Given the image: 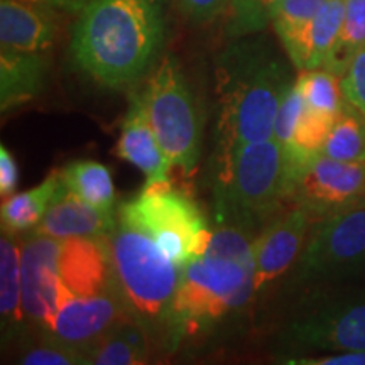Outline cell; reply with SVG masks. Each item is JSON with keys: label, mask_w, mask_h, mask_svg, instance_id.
<instances>
[{"label": "cell", "mask_w": 365, "mask_h": 365, "mask_svg": "<svg viewBox=\"0 0 365 365\" xmlns=\"http://www.w3.org/2000/svg\"><path fill=\"white\" fill-rule=\"evenodd\" d=\"M48 59L44 53H21L2 49L0 53V108L6 113L31 102L44 88Z\"/></svg>", "instance_id": "obj_18"}, {"label": "cell", "mask_w": 365, "mask_h": 365, "mask_svg": "<svg viewBox=\"0 0 365 365\" xmlns=\"http://www.w3.org/2000/svg\"><path fill=\"white\" fill-rule=\"evenodd\" d=\"M307 102H304L303 93L296 85V81L287 90L282 98L279 112H277L276 124H274V139L282 145V149H289L293 144V135L298 125L301 115H303Z\"/></svg>", "instance_id": "obj_32"}, {"label": "cell", "mask_w": 365, "mask_h": 365, "mask_svg": "<svg viewBox=\"0 0 365 365\" xmlns=\"http://www.w3.org/2000/svg\"><path fill=\"white\" fill-rule=\"evenodd\" d=\"M296 85L303 93L308 107L314 110L340 115L346 107V100L340 86V76L327 68L301 71V75L296 78Z\"/></svg>", "instance_id": "obj_27"}, {"label": "cell", "mask_w": 365, "mask_h": 365, "mask_svg": "<svg viewBox=\"0 0 365 365\" xmlns=\"http://www.w3.org/2000/svg\"><path fill=\"white\" fill-rule=\"evenodd\" d=\"M325 2L327 0H282L274 12V31L291 63L299 71L307 65L309 27Z\"/></svg>", "instance_id": "obj_21"}, {"label": "cell", "mask_w": 365, "mask_h": 365, "mask_svg": "<svg viewBox=\"0 0 365 365\" xmlns=\"http://www.w3.org/2000/svg\"><path fill=\"white\" fill-rule=\"evenodd\" d=\"M115 287L118 284L107 237L63 240L59 259V298L102 294Z\"/></svg>", "instance_id": "obj_14"}, {"label": "cell", "mask_w": 365, "mask_h": 365, "mask_svg": "<svg viewBox=\"0 0 365 365\" xmlns=\"http://www.w3.org/2000/svg\"><path fill=\"white\" fill-rule=\"evenodd\" d=\"M56 36L54 9L24 0H0V44L2 49L44 53Z\"/></svg>", "instance_id": "obj_15"}, {"label": "cell", "mask_w": 365, "mask_h": 365, "mask_svg": "<svg viewBox=\"0 0 365 365\" xmlns=\"http://www.w3.org/2000/svg\"><path fill=\"white\" fill-rule=\"evenodd\" d=\"M312 213L299 205L274 218L254 240L255 291L281 277L303 252Z\"/></svg>", "instance_id": "obj_13"}, {"label": "cell", "mask_w": 365, "mask_h": 365, "mask_svg": "<svg viewBox=\"0 0 365 365\" xmlns=\"http://www.w3.org/2000/svg\"><path fill=\"white\" fill-rule=\"evenodd\" d=\"M294 81L264 38L235 39L217 59L220 149L274 137L281 102Z\"/></svg>", "instance_id": "obj_2"}, {"label": "cell", "mask_w": 365, "mask_h": 365, "mask_svg": "<svg viewBox=\"0 0 365 365\" xmlns=\"http://www.w3.org/2000/svg\"><path fill=\"white\" fill-rule=\"evenodd\" d=\"M117 217L145 232L178 267L207 252L212 230L202 210L170 182L144 186L139 196L118 208Z\"/></svg>", "instance_id": "obj_6"}, {"label": "cell", "mask_w": 365, "mask_h": 365, "mask_svg": "<svg viewBox=\"0 0 365 365\" xmlns=\"http://www.w3.org/2000/svg\"><path fill=\"white\" fill-rule=\"evenodd\" d=\"M287 339L303 349L365 350V294L309 309L291 323Z\"/></svg>", "instance_id": "obj_10"}, {"label": "cell", "mask_w": 365, "mask_h": 365, "mask_svg": "<svg viewBox=\"0 0 365 365\" xmlns=\"http://www.w3.org/2000/svg\"><path fill=\"white\" fill-rule=\"evenodd\" d=\"M61 175L71 193L78 195L81 200L100 210L113 212L115 190H113L110 170L105 164L81 159L68 164L65 170H61Z\"/></svg>", "instance_id": "obj_23"}, {"label": "cell", "mask_w": 365, "mask_h": 365, "mask_svg": "<svg viewBox=\"0 0 365 365\" xmlns=\"http://www.w3.org/2000/svg\"><path fill=\"white\" fill-rule=\"evenodd\" d=\"M140 98L164 156L173 168L191 175L202 149V118L175 58L166 56L159 63Z\"/></svg>", "instance_id": "obj_7"}, {"label": "cell", "mask_w": 365, "mask_h": 365, "mask_svg": "<svg viewBox=\"0 0 365 365\" xmlns=\"http://www.w3.org/2000/svg\"><path fill=\"white\" fill-rule=\"evenodd\" d=\"M65 191L66 185L61 171H54L36 188L4 198L0 208L4 234L19 235L26 230H33Z\"/></svg>", "instance_id": "obj_19"}, {"label": "cell", "mask_w": 365, "mask_h": 365, "mask_svg": "<svg viewBox=\"0 0 365 365\" xmlns=\"http://www.w3.org/2000/svg\"><path fill=\"white\" fill-rule=\"evenodd\" d=\"M78 14L71 56L91 80L117 90L153 65L164 39L158 0H88Z\"/></svg>", "instance_id": "obj_1"}, {"label": "cell", "mask_w": 365, "mask_h": 365, "mask_svg": "<svg viewBox=\"0 0 365 365\" xmlns=\"http://www.w3.org/2000/svg\"><path fill=\"white\" fill-rule=\"evenodd\" d=\"M336 118H339V115H331V113L314 110V108L307 105L298 125H296L293 144H291V148L286 150L296 149L308 154L319 153Z\"/></svg>", "instance_id": "obj_30"}, {"label": "cell", "mask_w": 365, "mask_h": 365, "mask_svg": "<svg viewBox=\"0 0 365 365\" xmlns=\"http://www.w3.org/2000/svg\"><path fill=\"white\" fill-rule=\"evenodd\" d=\"M255 293V266L202 255L181 267L166 327L176 341L249 303Z\"/></svg>", "instance_id": "obj_5"}, {"label": "cell", "mask_w": 365, "mask_h": 365, "mask_svg": "<svg viewBox=\"0 0 365 365\" xmlns=\"http://www.w3.org/2000/svg\"><path fill=\"white\" fill-rule=\"evenodd\" d=\"M19 362L24 365H86V357L83 350L44 333L43 341L27 350Z\"/></svg>", "instance_id": "obj_31"}, {"label": "cell", "mask_w": 365, "mask_h": 365, "mask_svg": "<svg viewBox=\"0 0 365 365\" xmlns=\"http://www.w3.org/2000/svg\"><path fill=\"white\" fill-rule=\"evenodd\" d=\"M0 314L4 333H12L26 322L22 308L21 242L17 235L4 232L0 239Z\"/></svg>", "instance_id": "obj_22"}, {"label": "cell", "mask_w": 365, "mask_h": 365, "mask_svg": "<svg viewBox=\"0 0 365 365\" xmlns=\"http://www.w3.org/2000/svg\"><path fill=\"white\" fill-rule=\"evenodd\" d=\"M19 182V170L17 163L6 145H0V195L7 198L14 193Z\"/></svg>", "instance_id": "obj_35"}, {"label": "cell", "mask_w": 365, "mask_h": 365, "mask_svg": "<svg viewBox=\"0 0 365 365\" xmlns=\"http://www.w3.org/2000/svg\"><path fill=\"white\" fill-rule=\"evenodd\" d=\"M63 240L31 234L21 242L22 308L26 322L48 330L59 304Z\"/></svg>", "instance_id": "obj_12"}, {"label": "cell", "mask_w": 365, "mask_h": 365, "mask_svg": "<svg viewBox=\"0 0 365 365\" xmlns=\"http://www.w3.org/2000/svg\"><path fill=\"white\" fill-rule=\"evenodd\" d=\"M115 225V212L93 207L66 188L33 232L59 240L103 239Z\"/></svg>", "instance_id": "obj_16"}, {"label": "cell", "mask_w": 365, "mask_h": 365, "mask_svg": "<svg viewBox=\"0 0 365 365\" xmlns=\"http://www.w3.org/2000/svg\"><path fill=\"white\" fill-rule=\"evenodd\" d=\"M107 240L118 289L134 318L144 327L166 323L181 267L145 232L118 217Z\"/></svg>", "instance_id": "obj_4"}, {"label": "cell", "mask_w": 365, "mask_h": 365, "mask_svg": "<svg viewBox=\"0 0 365 365\" xmlns=\"http://www.w3.org/2000/svg\"><path fill=\"white\" fill-rule=\"evenodd\" d=\"M254 240L252 232L239 225H232V223H222L215 230H212V239L205 254L255 266Z\"/></svg>", "instance_id": "obj_29"}, {"label": "cell", "mask_w": 365, "mask_h": 365, "mask_svg": "<svg viewBox=\"0 0 365 365\" xmlns=\"http://www.w3.org/2000/svg\"><path fill=\"white\" fill-rule=\"evenodd\" d=\"M319 154L346 163H365V115L346 102Z\"/></svg>", "instance_id": "obj_25"}, {"label": "cell", "mask_w": 365, "mask_h": 365, "mask_svg": "<svg viewBox=\"0 0 365 365\" xmlns=\"http://www.w3.org/2000/svg\"><path fill=\"white\" fill-rule=\"evenodd\" d=\"M365 49V0H345V17L330 59L323 68L340 78L355 54Z\"/></svg>", "instance_id": "obj_26"}, {"label": "cell", "mask_w": 365, "mask_h": 365, "mask_svg": "<svg viewBox=\"0 0 365 365\" xmlns=\"http://www.w3.org/2000/svg\"><path fill=\"white\" fill-rule=\"evenodd\" d=\"M282 0H230L227 7L225 34L230 39L259 34L272 24L274 12Z\"/></svg>", "instance_id": "obj_28"}, {"label": "cell", "mask_w": 365, "mask_h": 365, "mask_svg": "<svg viewBox=\"0 0 365 365\" xmlns=\"http://www.w3.org/2000/svg\"><path fill=\"white\" fill-rule=\"evenodd\" d=\"M220 223L254 232L289 200L286 154L276 139L220 149L213 185Z\"/></svg>", "instance_id": "obj_3"}, {"label": "cell", "mask_w": 365, "mask_h": 365, "mask_svg": "<svg viewBox=\"0 0 365 365\" xmlns=\"http://www.w3.org/2000/svg\"><path fill=\"white\" fill-rule=\"evenodd\" d=\"M365 274V200L319 218L298 259L301 282L345 279Z\"/></svg>", "instance_id": "obj_8"}, {"label": "cell", "mask_w": 365, "mask_h": 365, "mask_svg": "<svg viewBox=\"0 0 365 365\" xmlns=\"http://www.w3.org/2000/svg\"><path fill=\"white\" fill-rule=\"evenodd\" d=\"M345 17V0H327L312 22L304 70L323 68L330 59Z\"/></svg>", "instance_id": "obj_24"}, {"label": "cell", "mask_w": 365, "mask_h": 365, "mask_svg": "<svg viewBox=\"0 0 365 365\" xmlns=\"http://www.w3.org/2000/svg\"><path fill=\"white\" fill-rule=\"evenodd\" d=\"M286 364L293 365H365V350L340 352L318 359H289Z\"/></svg>", "instance_id": "obj_36"}, {"label": "cell", "mask_w": 365, "mask_h": 365, "mask_svg": "<svg viewBox=\"0 0 365 365\" xmlns=\"http://www.w3.org/2000/svg\"><path fill=\"white\" fill-rule=\"evenodd\" d=\"M181 9L196 24L213 21L227 11L230 0H180Z\"/></svg>", "instance_id": "obj_34"}, {"label": "cell", "mask_w": 365, "mask_h": 365, "mask_svg": "<svg viewBox=\"0 0 365 365\" xmlns=\"http://www.w3.org/2000/svg\"><path fill=\"white\" fill-rule=\"evenodd\" d=\"M88 365H137L149 359L148 331L129 317L85 352Z\"/></svg>", "instance_id": "obj_20"}, {"label": "cell", "mask_w": 365, "mask_h": 365, "mask_svg": "<svg viewBox=\"0 0 365 365\" xmlns=\"http://www.w3.org/2000/svg\"><path fill=\"white\" fill-rule=\"evenodd\" d=\"M118 158L134 164L145 175V186L170 182L171 164L164 156L158 137L150 127L140 95H132L130 107L122 124L117 144Z\"/></svg>", "instance_id": "obj_17"}, {"label": "cell", "mask_w": 365, "mask_h": 365, "mask_svg": "<svg viewBox=\"0 0 365 365\" xmlns=\"http://www.w3.org/2000/svg\"><path fill=\"white\" fill-rule=\"evenodd\" d=\"M289 200L308 210L314 220L365 200V163H346L313 154L294 173Z\"/></svg>", "instance_id": "obj_9"}, {"label": "cell", "mask_w": 365, "mask_h": 365, "mask_svg": "<svg viewBox=\"0 0 365 365\" xmlns=\"http://www.w3.org/2000/svg\"><path fill=\"white\" fill-rule=\"evenodd\" d=\"M129 317L134 314L118 287L102 294L61 296L44 333L86 352Z\"/></svg>", "instance_id": "obj_11"}, {"label": "cell", "mask_w": 365, "mask_h": 365, "mask_svg": "<svg viewBox=\"0 0 365 365\" xmlns=\"http://www.w3.org/2000/svg\"><path fill=\"white\" fill-rule=\"evenodd\" d=\"M344 97L352 107L365 115V49L355 54L340 78Z\"/></svg>", "instance_id": "obj_33"}, {"label": "cell", "mask_w": 365, "mask_h": 365, "mask_svg": "<svg viewBox=\"0 0 365 365\" xmlns=\"http://www.w3.org/2000/svg\"><path fill=\"white\" fill-rule=\"evenodd\" d=\"M24 2L39 4V6L51 7L54 11H65V12H80L86 6L88 0H24Z\"/></svg>", "instance_id": "obj_37"}]
</instances>
